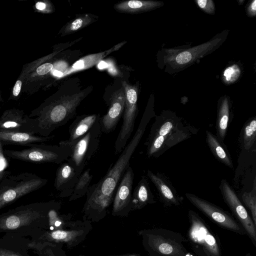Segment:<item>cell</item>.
Returning a JSON list of instances; mask_svg holds the SVG:
<instances>
[{
	"instance_id": "1",
	"label": "cell",
	"mask_w": 256,
	"mask_h": 256,
	"mask_svg": "<svg viewBox=\"0 0 256 256\" xmlns=\"http://www.w3.org/2000/svg\"><path fill=\"white\" fill-rule=\"evenodd\" d=\"M153 115L152 112H145L135 134L115 163L110 165L106 174L98 182L90 186L82 210V220L98 222L106 217L119 182L130 166V160Z\"/></svg>"
},
{
	"instance_id": "2",
	"label": "cell",
	"mask_w": 256,
	"mask_h": 256,
	"mask_svg": "<svg viewBox=\"0 0 256 256\" xmlns=\"http://www.w3.org/2000/svg\"><path fill=\"white\" fill-rule=\"evenodd\" d=\"M61 206L50 200L22 205L0 214V234L12 233L30 237L40 230H48L50 210Z\"/></svg>"
},
{
	"instance_id": "3",
	"label": "cell",
	"mask_w": 256,
	"mask_h": 256,
	"mask_svg": "<svg viewBox=\"0 0 256 256\" xmlns=\"http://www.w3.org/2000/svg\"><path fill=\"white\" fill-rule=\"evenodd\" d=\"M196 130L170 111L156 116L144 145L148 158H158L170 148L192 137Z\"/></svg>"
},
{
	"instance_id": "4",
	"label": "cell",
	"mask_w": 256,
	"mask_h": 256,
	"mask_svg": "<svg viewBox=\"0 0 256 256\" xmlns=\"http://www.w3.org/2000/svg\"><path fill=\"white\" fill-rule=\"evenodd\" d=\"M88 93L84 90L65 96L47 108L38 118L32 119L34 134L48 136L57 128L66 124L74 116L77 107Z\"/></svg>"
},
{
	"instance_id": "5",
	"label": "cell",
	"mask_w": 256,
	"mask_h": 256,
	"mask_svg": "<svg viewBox=\"0 0 256 256\" xmlns=\"http://www.w3.org/2000/svg\"><path fill=\"white\" fill-rule=\"evenodd\" d=\"M142 245L150 256H187V239L180 233L162 228L138 232Z\"/></svg>"
},
{
	"instance_id": "6",
	"label": "cell",
	"mask_w": 256,
	"mask_h": 256,
	"mask_svg": "<svg viewBox=\"0 0 256 256\" xmlns=\"http://www.w3.org/2000/svg\"><path fill=\"white\" fill-rule=\"evenodd\" d=\"M187 242L196 256H222L218 237L208 224L193 210L188 211Z\"/></svg>"
},
{
	"instance_id": "7",
	"label": "cell",
	"mask_w": 256,
	"mask_h": 256,
	"mask_svg": "<svg viewBox=\"0 0 256 256\" xmlns=\"http://www.w3.org/2000/svg\"><path fill=\"white\" fill-rule=\"evenodd\" d=\"M47 182L46 179L32 173L8 176L0 182V210L42 188Z\"/></svg>"
},
{
	"instance_id": "8",
	"label": "cell",
	"mask_w": 256,
	"mask_h": 256,
	"mask_svg": "<svg viewBox=\"0 0 256 256\" xmlns=\"http://www.w3.org/2000/svg\"><path fill=\"white\" fill-rule=\"evenodd\" d=\"M92 230V222L78 220L74 226L64 230H42L30 237L34 243L50 242L65 244L68 249L76 247L86 238Z\"/></svg>"
},
{
	"instance_id": "9",
	"label": "cell",
	"mask_w": 256,
	"mask_h": 256,
	"mask_svg": "<svg viewBox=\"0 0 256 256\" xmlns=\"http://www.w3.org/2000/svg\"><path fill=\"white\" fill-rule=\"evenodd\" d=\"M5 156L14 159L34 163L62 164L71 154L70 148L60 145L34 144L22 150H4Z\"/></svg>"
},
{
	"instance_id": "10",
	"label": "cell",
	"mask_w": 256,
	"mask_h": 256,
	"mask_svg": "<svg viewBox=\"0 0 256 256\" xmlns=\"http://www.w3.org/2000/svg\"><path fill=\"white\" fill-rule=\"evenodd\" d=\"M100 121L70 147L71 154L66 161L74 169L78 176L99 148L102 134Z\"/></svg>"
},
{
	"instance_id": "11",
	"label": "cell",
	"mask_w": 256,
	"mask_h": 256,
	"mask_svg": "<svg viewBox=\"0 0 256 256\" xmlns=\"http://www.w3.org/2000/svg\"><path fill=\"white\" fill-rule=\"evenodd\" d=\"M125 95L124 109L123 113V122L114 144V154H120L130 138L134 127L138 109V88L128 84L126 82H122Z\"/></svg>"
},
{
	"instance_id": "12",
	"label": "cell",
	"mask_w": 256,
	"mask_h": 256,
	"mask_svg": "<svg viewBox=\"0 0 256 256\" xmlns=\"http://www.w3.org/2000/svg\"><path fill=\"white\" fill-rule=\"evenodd\" d=\"M185 196L194 206L219 226L240 235L246 234L242 225L228 211L193 194L186 192Z\"/></svg>"
},
{
	"instance_id": "13",
	"label": "cell",
	"mask_w": 256,
	"mask_h": 256,
	"mask_svg": "<svg viewBox=\"0 0 256 256\" xmlns=\"http://www.w3.org/2000/svg\"><path fill=\"white\" fill-rule=\"evenodd\" d=\"M219 188L224 202L239 221V223L244 228L246 234L256 247V226L236 192L228 181L224 179L221 180Z\"/></svg>"
},
{
	"instance_id": "14",
	"label": "cell",
	"mask_w": 256,
	"mask_h": 256,
	"mask_svg": "<svg viewBox=\"0 0 256 256\" xmlns=\"http://www.w3.org/2000/svg\"><path fill=\"white\" fill-rule=\"evenodd\" d=\"M134 172L129 166L116 188L112 200V214L114 216H128L132 210V188Z\"/></svg>"
},
{
	"instance_id": "15",
	"label": "cell",
	"mask_w": 256,
	"mask_h": 256,
	"mask_svg": "<svg viewBox=\"0 0 256 256\" xmlns=\"http://www.w3.org/2000/svg\"><path fill=\"white\" fill-rule=\"evenodd\" d=\"M125 104L124 88L116 90L110 98L109 108L107 113L100 118L102 132L108 134L114 130L123 114Z\"/></svg>"
},
{
	"instance_id": "16",
	"label": "cell",
	"mask_w": 256,
	"mask_h": 256,
	"mask_svg": "<svg viewBox=\"0 0 256 256\" xmlns=\"http://www.w3.org/2000/svg\"><path fill=\"white\" fill-rule=\"evenodd\" d=\"M147 177L156 188L160 198L164 204L168 206H179L182 203L183 198L178 194L169 179L163 174L154 173L147 170Z\"/></svg>"
},
{
	"instance_id": "17",
	"label": "cell",
	"mask_w": 256,
	"mask_h": 256,
	"mask_svg": "<svg viewBox=\"0 0 256 256\" xmlns=\"http://www.w3.org/2000/svg\"><path fill=\"white\" fill-rule=\"evenodd\" d=\"M30 238L8 233L0 238V256H30Z\"/></svg>"
},
{
	"instance_id": "18",
	"label": "cell",
	"mask_w": 256,
	"mask_h": 256,
	"mask_svg": "<svg viewBox=\"0 0 256 256\" xmlns=\"http://www.w3.org/2000/svg\"><path fill=\"white\" fill-rule=\"evenodd\" d=\"M78 178L74 169L66 161L62 162L56 170L54 183L58 197H70Z\"/></svg>"
},
{
	"instance_id": "19",
	"label": "cell",
	"mask_w": 256,
	"mask_h": 256,
	"mask_svg": "<svg viewBox=\"0 0 256 256\" xmlns=\"http://www.w3.org/2000/svg\"><path fill=\"white\" fill-rule=\"evenodd\" d=\"M100 114H84L77 117L69 126L68 139L60 141L59 145L71 147L100 121Z\"/></svg>"
},
{
	"instance_id": "20",
	"label": "cell",
	"mask_w": 256,
	"mask_h": 256,
	"mask_svg": "<svg viewBox=\"0 0 256 256\" xmlns=\"http://www.w3.org/2000/svg\"><path fill=\"white\" fill-rule=\"evenodd\" d=\"M222 38H216L202 44L188 49L178 53L172 59L170 64L182 68L191 64L196 59L211 52L223 41Z\"/></svg>"
},
{
	"instance_id": "21",
	"label": "cell",
	"mask_w": 256,
	"mask_h": 256,
	"mask_svg": "<svg viewBox=\"0 0 256 256\" xmlns=\"http://www.w3.org/2000/svg\"><path fill=\"white\" fill-rule=\"evenodd\" d=\"M54 135L42 136L35 134L10 131H0V141L2 144L30 145L36 142H44L52 140Z\"/></svg>"
},
{
	"instance_id": "22",
	"label": "cell",
	"mask_w": 256,
	"mask_h": 256,
	"mask_svg": "<svg viewBox=\"0 0 256 256\" xmlns=\"http://www.w3.org/2000/svg\"><path fill=\"white\" fill-rule=\"evenodd\" d=\"M230 107L228 97L224 96L219 100L216 124V136L223 142L232 118Z\"/></svg>"
},
{
	"instance_id": "23",
	"label": "cell",
	"mask_w": 256,
	"mask_h": 256,
	"mask_svg": "<svg viewBox=\"0 0 256 256\" xmlns=\"http://www.w3.org/2000/svg\"><path fill=\"white\" fill-rule=\"evenodd\" d=\"M132 210L143 208L148 204L156 202L148 178L142 176L132 194Z\"/></svg>"
},
{
	"instance_id": "24",
	"label": "cell",
	"mask_w": 256,
	"mask_h": 256,
	"mask_svg": "<svg viewBox=\"0 0 256 256\" xmlns=\"http://www.w3.org/2000/svg\"><path fill=\"white\" fill-rule=\"evenodd\" d=\"M0 131H10L35 134L32 119L18 114H6L0 119Z\"/></svg>"
},
{
	"instance_id": "25",
	"label": "cell",
	"mask_w": 256,
	"mask_h": 256,
	"mask_svg": "<svg viewBox=\"0 0 256 256\" xmlns=\"http://www.w3.org/2000/svg\"><path fill=\"white\" fill-rule=\"evenodd\" d=\"M206 142L214 157L220 162L233 168L232 160L226 146L218 138L206 130Z\"/></svg>"
},
{
	"instance_id": "26",
	"label": "cell",
	"mask_w": 256,
	"mask_h": 256,
	"mask_svg": "<svg viewBox=\"0 0 256 256\" xmlns=\"http://www.w3.org/2000/svg\"><path fill=\"white\" fill-rule=\"evenodd\" d=\"M164 4L160 1L129 0L116 4L114 8L120 12L139 14L155 10Z\"/></svg>"
},
{
	"instance_id": "27",
	"label": "cell",
	"mask_w": 256,
	"mask_h": 256,
	"mask_svg": "<svg viewBox=\"0 0 256 256\" xmlns=\"http://www.w3.org/2000/svg\"><path fill=\"white\" fill-rule=\"evenodd\" d=\"M126 41L115 45L110 49L99 53L93 54L82 57L75 62L70 68L62 74L64 76L72 72L84 70L92 68L99 62L102 59L110 53L120 49L125 43Z\"/></svg>"
},
{
	"instance_id": "28",
	"label": "cell",
	"mask_w": 256,
	"mask_h": 256,
	"mask_svg": "<svg viewBox=\"0 0 256 256\" xmlns=\"http://www.w3.org/2000/svg\"><path fill=\"white\" fill-rule=\"evenodd\" d=\"M29 246L38 256H67L61 244L34 243L30 240Z\"/></svg>"
},
{
	"instance_id": "29",
	"label": "cell",
	"mask_w": 256,
	"mask_h": 256,
	"mask_svg": "<svg viewBox=\"0 0 256 256\" xmlns=\"http://www.w3.org/2000/svg\"><path fill=\"white\" fill-rule=\"evenodd\" d=\"M256 140V118L248 119L243 126L240 134V141L242 148L250 150Z\"/></svg>"
},
{
	"instance_id": "30",
	"label": "cell",
	"mask_w": 256,
	"mask_h": 256,
	"mask_svg": "<svg viewBox=\"0 0 256 256\" xmlns=\"http://www.w3.org/2000/svg\"><path fill=\"white\" fill-rule=\"evenodd\" d=\"M92 178L90 173V169L87 168L80 176L75 185L72 195L69 197L68 200L72 202L76 200L86 194L90 184Z\"/></svg>"
},
{
	"instance_id": "31",
	"label": "cell",
	"mask_w": 256,
	"mask_h": 256,
	"mask_svg": "<svg viewBox=\"0 0 256 256\" xmlns=\"http://www.w3.org/2000/svg\"><path fill=\"white\" fill-rule=\"evenodd\" d=\"M98 17L91 14H82L70 21L64 26L63 35L73 34L86 27L95 20Z\"/></svg>"
},
{
	"instance_id": "32",
	"label": "cell",
	"mask_w": 256,
	"mask_h": 256,
	"mask_svg": "<svg viewBox=\"0 0 256 256\" xmlns=\"http://www.w3.org/2000/svg\"><path fill=\"white\" fill-rule=\"evenodd\" d=\"M242 200L250 210L252 220L256 226V178L254 180L253 188L250 192H245L242 196Z\"/></svg>"
},
{
	"instance_id": "33",
	"label": "cell",
	"mask_w": 256,
	"mask_h": 256,
	"mask_svg": "<svg viewBox=\"0 0 256 256\" xmlns=\"http://www.w3.org/2000/svg\"><path fill=\"white\" fill-rule=\"evenodd\" d=\"M8 168V163L4 154L3 145L0 141V182L10 175V172L7 170Z\"/></svg>"
},
{
	"instance_id": "34",
	"label": "cell",
	"mask_w": 256,
	"mask_h": 256,
	"mask_svg": "<svg viewBox=\"0 0 256 256\" xmlns=\"http://www.w3.org/2000/svg\"><path fill=\"white\" fill-rule=\"evenodd\" d=\"M198 6L204 12L210 14L215 13V6L214 2L212 0H196Z\"/></svg>"
},
{
	"instance_id": "35",
	"label": "cell",
	"mask_w": 256,
	"mask_h": 256,
	"mask_svg": "<svg viewBox=\"0 0 256 256\" xmlns=\"http://www.w3.org/2000/svg\"><path fill=\"white\" fill-rule=\"evenodd\" d=\"M240 70L238 68L234 66L226 68L224 71V76L227 81L232 82L238 78Z\"/></svg>"
},
{
	"instance_id": "36",
	"label": "cell",
	"mask_w": 256,
	"mask_h": 256,
	"mask_svg": "<svg viewBox=\"0 0 256 256\" xmlns=\"http://www.w3.org/2000/svg\"><path fill=\"white\" fill-rule=\"evenodd\" d=\"M53 68V65L50 63L44 64L36 69V72L39 75H44L50 72Z\"/></svg>"
},
{
	"instance_id": "37",
	"label": "cell",
	"mask_w": 256,
	"mask_h": 256,
	"mask_svg": "<svg viewBox=\"0 0 256 256\" xmlns=\"http://www.w3.org/2000/svg\"><path fill=\"white\" fill-rule=\"evenodd\" d=\"M248 15L249 16H254L256 14V0L252 1L248 8Z\"/></svg>"
},
{
	"instance_id": "38",
	"label": "cell",
	"mask_w": 256,
	"mask_h": 256,
	"mask_svg": "<svg viewBox=\"0 0 256 256\" xmlns=\"http://www.w3.org/2000/svg\"><path fill=\"white\" fill-rule=\"evenodd\" d=\"M22 82L18 80L16 82L13 89V94L14 96H18L20 91Z\"/></svg>"
},
{
	"instance_id": "39",
	"label": "cell",
	"mask_w": 256,
	"mask_h": 256,
	"mask_svg": "<svg viewBox=\"0 0 256 256\" xmlns=\"http://www.w3.org/2000/svg\"><path fill=\"white\" fill-rule=\"evenodd\" d=\"M36 7L38 10H42L46 8V4L42 2H38L36 4Z\"/></svg>"
},
{
	"instance_id": "40",
	"label": "cell",
	"mask_w": 256,
	"mask_h": 256,
	"mask_svg": "<svg viewBox=\"0 0 256 256\" xmlns=\"http://www.w3.org/2000/svg\"><path fill=\"white\" fill-rule=\"evenodd\" d=\"M107 256H141L138 254H120V255H109Z\"/></svg>"
},
{
	"instance_id": "41",
	"label": "cell",
	"mask_w": 256,
	"mask_h": 256,
	"mask_svg": "<svg viewBox=\"0 0 256 256\" xmlns=\"http://www.w3.org/2000/svg\"><path fill=\"white\" fill-rule=\"evenodd\" d=\"M245 256H252L250 253H248L246 254Z\"/></svg>"
},
{
	"instance_id": "42",
	"label": "cell",
	"mask_w": 256,
	"mask_h": 256,
	"mask_svg": "<svg viewBox=\"0 0 256 256\" xmlns=\"http://www.w3.org/2000/svg\"><path fill=\"white\" fill-rule=\"evenodd\" d=\"M78 256H84V254H80Z\"/></svg>"
}]
</instances>
